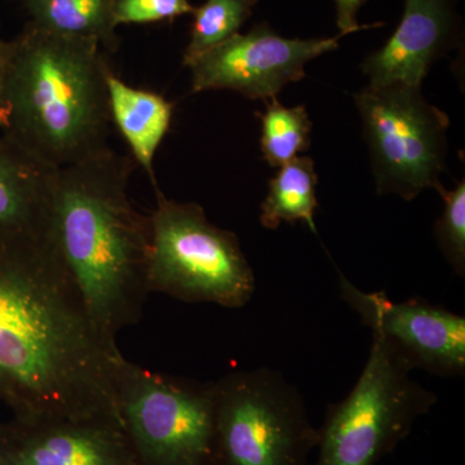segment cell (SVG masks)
I'll use <instances>...</instances> for the list:
<instances>
[{"instance_id": "277c9868", "label": "cell", "mask_w": 465, "mask_h": 465, "mask_svg": "<svg viewBox=\"0 0 465 465\" xmlns=\"http://www.w3.org/2000/svg\"><path fill=\"white\" fill-rule=\"evenodd\" d=\"M155 193L157 204L149 215V292L244 307L255 293L256 280L237 235L208 222L200 204Z\"/></svg>"}, {"instance_id": "6da1fadb", "label": "cell", "mask_w": 465, "mask_h": 465, "mask_svg": "<svg viewBox=\"0 0 465 465\" xmlns=\"http://www.w3.org/2000/svg\"><path fill=\"white\" fill-rule=\"evenodd\" d=\"M118 347L52 244L0 232V402L15 419H112Z\"/></svg>"}, {"instance_id": "8fae6325", "label": "cell", "mask_w": 465, "mask_h": 465, "mask_svg": "<svg viewBox=\"0 0 465 465\" xmlns=\"http://www.w3.org/2000/svg\"><path fill=\"white\" fill-rule=\"evenodd\" d=\"M0 465H137L112 419L12 418L0 423Z\"/></svg>"}, {"instance_id": "5b68a950", "label": "cell", "mask_w": 465, "mask_h": 465, "mask_svg": "<svg viewBox=\"0 0 465 465\" xmlns=\"http://www.w3.org/2000/svg\"><path fill=\"white\" fill-rule=\"evenodd\" d=\"M410 372L381 339L372 336L369 360L353 390L327 406L318 427L314 465H378L394 452L439 400Z\"/></svg>"}, {"instance_id": "7402d4cb", "label": "cell", "mask_w": 465, "mask_h": 465, "mask_svg": "<svg viewBox=\"0 0 465 465\" xmlns=\"http://www.w3.org/2000/svg\"><path fill=\"white\" fill-rule=\"evenodd\" d=\"M11 48V41L3 36L0 25V131L5 130L7 124V78Z\"/></svg>"}, {"instance_id": "ffe728a7", "label": "cell", "mask_w": 465, "mask_h": 465, "mask_svg": "<svg viewBox=\"0 0 465 465\" xmlns=\"http://www.w3.org/2000/svg\"><path fill=\"white\" fill-rule=\"evenodd\" d=\"M189 0H114L115 26L164 23L192 15Z\"/></svg>"}, {"instance_id": "9a60e30c", "label": "cell", "mask_w": 465, "mask_h": 465, "mask_svg": "<svg viewBox=\"0 0 465 465\" xmlns=\"http://www.w3.org/2000/svg\"><path fill=\"white\" fill-rule=\"evenodd\" d=\"M27 23L58 35L99 43L115 52L114 0H21Z\"/></svg>"}, {"instance_id": "d6986e66", "label": "cell", "mask_w": 465, "mask_h": 465, "mask_svg": "<svg viewBox=\"0 0 465 465\" xmlns=\"http://www.w3.org/2000/svg\"><path fill=\"white\" fill-rule=\"evenodd\" d=\"M445 207L434 225L436 240L446 262L455 273L465 277V182L457 183L455 189L440 194Z\"/></svg>"}, {"instance_id": "9c48e42d", "label": "cell", "mask_w": 465, "mask_h": 465, "mask_svg": "<svg viewBox=\"0 0 465 465\" xmlns=\"http://www.w3.org/2000/svg\"><path fill=\"white\" fill-rule=\"evenodd\" d=\"M341 296L372 336L410 370L440 378L465 375V318L421 298L391 302L385 291L365 292L339 272Z\"/></svg>"}, {"instance_id": "3957f363", "label": "cell", "mask_w": 465, "mask_h": 465, "mask_svg": "<svg viewBox=\"0 0 465 465\" xmlns=\"http://www.w3.org/2000/svg\"><path fill=\"white\" fill-rule=\"evenodd\" d=\"M11 47L3 133L54 170L109 148L112 69L99 43L27 23Z\"/></svg>"}, {"instance_id": "7c38bea8", "label": "cell", "mask_w": 465, "mask_h": 465, "mask_svg": "<svg viewBox=\"0 0 465 465\" xmlns=\"http://www.w3.org/2000/svg\"><path fill=\"white\" fill-rule=\"evenodd\" d=\"M460 42L457 0H405L397 29L362 64L371 85H421L430 67Z\"/></svg>"}, {"instance_id": "e0dca14e", "label": "cell", "mask_w": 465, "mask_h": 465, "mask_svg": "<svg viewBox=\"0 0 465 465\" xmlns=\"http://www.w3.org/2000/svg\"><path fill=\"white\" fill-rule=\"evenodd\" d=\"M260 113L262 158L271 167H282L311 146L312 121L304 105L287 108L277 97L265 101Z\"/></svg>"}, {"instance_id": "2e32d148", "label": "cell", "mask_w": 465, "mask_h": 465, "mask_svg": "<svg viewBox=\"0 0 465 465\" xmlns=\"http://www.w3.org/2000/svg\"><path fill=\"white\" fill-rule=\"evenodd\" d=\"M318 174L313 159L302 155L280 167L269 182L268 195L260 206V223L265 229L280 228L282 223H304L317 232L314 215L318 208Z\"/></svg>"}, {"instance_id": "7a4b0ae2", "label": "cell", "mask_w": 465, "mask_h": 465, "mask_svg": "<svg viewBox=\"0 0 465 465\" xmlns=\"http://www.w3.org/2000/svg\"><path fill=\"white\" fill-rule=\"evenodd\" d=\"M133 157L106 148L56 170L52 231L61 262L94 329L116 345L142 320L148 289L149 216L131 201Z\"/></svg>"}, {"instance_id": "52a82bcc", "label": "cell", "mask_w": 465, "mask_h": 465, "mask_svg": "<svg viewBox=\"0 0 465 465\" xmlns=\"http://www.w3.org/2000/svg\"><path fill=\"white\" fill-rule=\"evenodd\" d=\"M115 396L137 465H213L215 381L162 374L122 357Z\"/></svg>"}, {"instance_id": "ac0fdd59", "label": "cell", "mask_w": 465, "mask_h": 465, "mask_svg": "<svg viewBox=\"0 0 465 465\" xmlns=\"http://www.w3.org/2000/svg\"><path fill=\"white\" fill-rule=\"evenodd\" d=\"M259 0H204L193 11V23L183 64L188 67L198 57L240 33L252 16Z\"/></svg>"}, {"instance_id": "5bb4252c", "label": "cell", "mask_w": 465, "mask_h": 465, "mask_svg": "<svg viewBox=\"0 0 465 465\" xmlns=\"http://www.w3.org/2000/svg\"><path fill=\"white\" fill-rule=\"evenodd\" d=\"M108 97L112 124L130 146L134 163L143 168L158 189L154 157L170 131L173 104L157 92L125 84L113 72L108 76Z\"/></svg>"}, {"instance_id": "ba28073f", "label": "cell", "mask_w": 465, "mask_h": 465, "mask_svg": "<svg viewBox=\"0 0 465 465\" xmlns=\"http://www.w3.org/2000/svg\"><path fill=\"white\" fill-rule=\"evenodd\" d=\"M379 195L407 202L445 192L449 116L428 103L421 85L369 84L354 96Z\"/></svg>"}, {"instance_id": "44dd1931", "label": "cell", "mask_w": 465, "mask_h": 465, "mask_svg": "<svg viewBox=\"0 0 465 465\" xmlns=\"http://www.w3.org/2000/svg\"><path fill=\"white\" fill-rule=\"evenodd\" d=\"M366 2L367 0H333L336 8V25L339 27L341 35L345 36L360 30L382 25V24H372V25L358 24V12Z\"/></svg>"}, {"instance_id": "4fadbf2b", "label": "cell", "mask_w": 465, "mask_h": 465, "mask_svg": "<svg viewBox=\"0 0 465 465\" xmlns=\"http://www.w3.org/2000/svg\"><path fill=\"white\" fill-rule=\"evenodd\" d=\"M54 173L0 131V232L54 246Z\"/></svg>"}, {"instance_id": "8992f818", "label": "cell", "mask_w": 465, "mask_h": 465, "mask_svg": "<svg viewBox=\"0 0 465 465\" xmlns=\"http://www.w3.org/2000/svg\"><path fill=\"white\" fill-rule=\"evenodd\" d=\"M215 393L213 465H309L320 432L282 372H229L215 381Z\"/></svg>"}, {"instance_id": "30bf717a", "label": "cell", "mask_w": 465, "mask_h": 465, "mask_svg": "<svg viewBox=\"0 0 465 465\" xmlns=\"http://www.w3.org/2000/svg\"><path fill=\"white\" fill-rule=\"evenodd\" d=\"M341 34L330 38H284L268 24L238 33L189 65L192 92L229 90L250 100H269L305 76L314 58L338 50Z\"/></svg>"}]
</instances>
